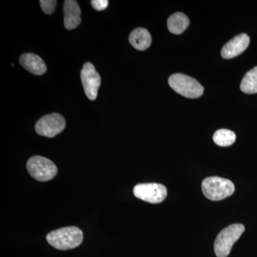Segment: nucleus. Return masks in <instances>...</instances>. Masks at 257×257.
<instances>
[{
	"label": "nucleus",
	"instance_id": "nucleus-1",
	"mask_svg": "<svg viewBox=\"0 0 257 257\" xmlns=\"http://www.w3.org/2000/svg\"><path fill=\"white\" fill-rule=\"evenodd\" d=\"M47 240L57 249H72L82 243L83 232L77 226H67L51 231L47 235Z\"/></svg>",
	"mask_w": 257,
	"mask_h": 257
},
{
	"label": "nucleus",
	"instance_id": "nucleus-2",
	"mask_svg": "<svg viewBox=\"0 0 257 257\" xmlns=\"http://www.w3.org/2000/svg\"><path fill=\"white\" fill-rule=\"evenodd\" d=\"M203 194L211 201H220L234 194V184L229 179L210 177L202 182Z\"/></svg>",
	"mask_w": 257,
	"mask_h": 257
},
{
	"label": "nucleus",
	"instance_id": "nucleus-3",
	"mask_svg": "<svg viewBox=\"0 0 257 257\" xmlns=\"http://www.w3.org/2000/svg\"><path fill=\"white\" fill-rule=\"evenodd\" d=\"M243 224H234L229 225L223 229L214 241V252L217 257H227L229 256L233 246L244 231Z\"/></svg>",
	"mask_w": 257,
	"mask_h": 257
},
{
	"label": "nucleus",
	"instance_id": "nucleus-4",
	"mask_svg": "<svg viewBox=\"0 0 257 257\" xmlns=\"http://www.w3.org/2000/svg\"><path fill=\"white\" fill-rule=\"evenodd\" d=\"M169 84L176 92L187 98H198L204 92V87L192 77L182 74H175L169 78Z\"/></svg>",
	"mask_w": 257,
	"mask_h": 257
},
{
	"label": "nucleus",
	"instance_id": "nucleus-5",
	"mask_svg": "<svg viewBox=\"0 0 257 257\" xmlns=\"http://www.w3.org/2000/svg\"><path fill=\"white\" fill-rule=\"evenodd\" d=\"M27 168L30 175L40 182H47L55 178L57 167L52 161L46 157L34 156L28 160Z\"/></svg>",
	"mask_w": 257,
	"mask_h": 257
},
{
	"label": "nucleus",
	"instance_id": "nucleus-6",
	"mask_svg": "<svg viewBox=\"0 0 257 257\" xmlns=\"http://www.w3.org/2000/svg\"><path fill=\"white\" fill-rule=\"evenodd\" d=\"M65 119L59 113L45 115L35 125V131L38 135L46 138H54L64 130Z\"/></svg>",
	"mask_w": 257,
	"mask_h": 257
},
{
	"label": "nucleus",
	"instance_id": "nucleus-7",
	"mask_svg": "<svg viewBox=\"0 0 257 257\" xmlns=\"http://www.w3.org/2000/svg\"><path fill=\"white\" fill-rule=\"evenodd\" d=\"M135 197L151 204L163 202L167 196V189L165 186L158 183L139 184L134 188Z\"/></svg>",
	"mask_w": 257,
	"mask_h": 257
},
{
	"label": "nucleus",
	"instance_id": "nucleus-8",
	"mask_svg": "<svg viewBox=\"0 0 257 257\" xmlns=\"http://www.w3.org/2000/svg\"><path fill=\"white\" fill-rule=\"evenodd\" d=\"M81 80L88 99L95 100L98 89L101 85V77L94 66L90 62H87L83 66L81 71Z\"/></svg>",
	"mask_w": 257,
	"mask_h": 257
},
{
	"label": "nucleus",
	"instance_id": "nucleus-9",
	"mask_svg": "<svg viewBox=\"0 0 257 257\" xmlns=\"http://www.w3.org/2000/svg\"><path fill=\"white\" fill-rule=\"evenodd\" d=\"M250 39L246 34H240L231 39L221 50V56L224 59H231L241 55L249 45Z\"/></svg>",
	"mask_w": 257,
	"mask_h": 257
},
{
	"label": "nucleus",
	"instance_id": "nucleus-10",
	"mask_svg": "<svg viewBox=\"0 0 257 257\" xmlns=\"http://www.w3.org/2000/svg\"><path fill=\"white\" fill-rule=\"evenodd\" d=\"M81 9L75 0H67L64 3V23L67 30L77 28L80 25Z\"/></svg>",
	"mask_w": 257,
	"mask_h": 257
},
{
	"label": "nucleus",
	"instance_id": "nucleus-11",
	"mask_svg": "<svg viewBox=\"0 0 257 257\" xmlns=\"http://www.w3.org/2000/svg\"><path fill=\"white\" fill-rule=\"evenodd\" d=\"M20 62L24 68L35 75H42L46 72V64L40 56L35 54H23L20 57Z\"/></svg>",
	"mask_w": 257,
	"mask_h": 257
},
{
	"label": "nucleus",
	"instance_id": "nucleus-12",
	"mask_svg": "<svg viewBox=\"0 0 257 257\" xmlns=\"http://www.w3.org/2000/svg\"><path fill=\"white\" fill-rule=\"evenodd\" d=\"M130 44L138 50H146L152 43V37L145 28H137L132 32L128 37Z\"/></svg>",
	"mask_w": 257,
	"mask_h": 257
},
{
	"label": "nucleus",
	"instance_id": "nucleus-13",
	"mask_svg": "<svg viewBox=\"0 0 257 257\" xmlns=\"http://www.w3.org/2000/svg\"><path fill=\"white\" fill-rule=\"evenodd\" d=\"M189 25V20L187 15L177 13L172 15L167 20L169 31L175 35H179L185 31Z\"/></svg>",
	"mask_w": 257,
	"mask_h": 257
},
{
	"label": "nucleus",
	"instance_id": "nucleus-14",
	"mask_svg": "<svg viewBox=\"0 0 257 257\" xmlns=\"http://www.w3.org/2000/svg\"><path fill=\"white\" fill-rule=\"evenodd\" d=\"M241 90L246 94L257 93V67L245 74L240 85Z\"/></svg>",
	"mask_w": 257,
	"mask_h": 257
},
{
	"label": "nucleus",
	"instance_id": "nucleus-15",
	"mask_svg": "<svg viewBox=\"0 0 257 257\" xmlns=\"http://www.w3.org/2000/svg\"><path fill=\"white\" fill-rule=\"evenodd\" d=\"M213 140L218 146L229 147L234 143L236 140V135L231 130L221 128L214 133Z\"/></svg>",
	"mask_w": 257,
	"mask_h": 257
},
{
	"label": "nucleus",
	"instance_id": "nucleus-16",
	"mask_svg": "<svg viewBox=\"0 0 257 257\" xmlns=\"http://www.w3.org/2000/svg\"><path fill=\"white\" fill-rule=\"evenodd\" d=\"M42 11L47 15H51L55 12L57 1L54 0H41L40 1Z\"/></svg>",
	"mask_w": 257,
	"mask_h": 257
},
{
	"label": "nucleus",
	"instance_id": "nucleus-17",
	"mask_svg": "<svg viewBox=\"0 0 257 257\" xmlns=\"http://www.w3.org/2000/svg\"><path fill=\"white\" fill-rule=\"evenodd\" d=\"M91 3L94 9L97 11L106 10L109 5V2L107 0H92Z\"/></svg>",
	"mask_w": 257,
	"mask_h": 257
}]
</instances>
